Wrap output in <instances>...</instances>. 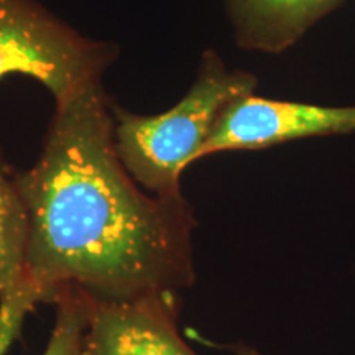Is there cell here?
<instances>
[{"mask_svg":"<svg viewBox=\"0 0 355 355\" xmlns=\"http://www.w3.org/2000/svg\"><path fill=\"white\" fill-rule=\"evenodd\" d=\"M53 304L56 306V321L42 355H87V296L66 288L58 293Z\"/></svg>","mask_w":355,"mask_h":355,"instance_id":"cell-8","label":"cell"},{"mask_svg":"<svg viewBox=\"0 0 355 355\" xmlns=\"http://www.w3.org/2000/svg\"><path fill=\"white\" fill-rule=\"evenodd\" d=\"M19 186L28 214L26 277L46 303L66 288L130 301L193 285V209L184 198L153 196L125 170L101 84L56 105Z\"/></svg>","mask_w":355,"mask_h":355,"instance_id":"cell-1","label":"cell"},{"mask_svg":"<svg viewBox=\"0 0 355 355\" xmlns=\"http://www.w3.org/2000/svg\"><path fill=\"white\" fill-rule=\"evenodd\" d=\"M28 214L15 173L0 153V296L26 277Z\"/></svg>","mask_w":355,"mask_h":355,"instance_id":"cell-7","label":"cell"},{"mask_svg":"<svg viewBox=\"0 0 355 355\" xmlns=\"http://www.w3.org/2000/svg\"><path fill=\"white\" fill-rule=\"evenodd\" d=\"M114 58L112 44L81 37L35 0H0V78L37 79L60 105L101 84Z\"/></svg>","mask_w":355,"mask_h":355,"instance_id":"cell-3","label":"cell"},{"mask_svg":"<svg viewBox=\"0 0 355 355\" xmlns=\"http://www.w3.org/2000/svg\"><path fill=\"white\" fill-rule=\"evenodd\" d=\"M40 303H46L44 293L28 277L0 296V355L8 352L20 336L26 316Z\"/></svg>","mask_w":355,"mask_h":355,"instance_id":"cell-9","label":"cell"},{"mask_svg":"<svg viewBox=\"0 0 355 355\" xmlns=\"http://www.w3.org/2000/svg\"><path fill=\"white\" fill-rule=\"evenodd\" d=\"M255 86V76L227 71L216 53L206 51L198 79L175 107L157 115L117 107L114 139L125 170L153 196L183 199L181 173L198 159L220 110Z\"/></svg>","mask_w":355,"mask_h":355,"instance_id":"cell-2","label":"cell"},{"mask_svg":"<svg viewBox=\"0 0 355 355\" xmlns=\"http://www.w3.org/2000/svg\"><path fill=\"white\" fill-rule=\"evenodd\" d=\"M343 0H227L243 48L279 53L298 42Z\"/></svg>","mask_w":355,"mask_h":355,"instance_id":"cell-6","label":"cell"},{"mask_svg":"<svg viewBox=\"0 0 355 355\" xmlns=\"http://www.w3.org/2000/svg\"><path fill=\"white\" fill-rule=\"evenodd\" d=\"M178 295L130 301H96L87 296L86 354L198 355L178 331Z\"/></svg>","mask_w":355,"mask_h":355,"instance_id":"cell-5","label":"cell"},{"mask_svg":"<svg viewBox=\"0 0 355 355\" xmlns=\"http://www.w3.org/2000/svg\"><path fill=\"white\" fill-rule=\"evenodd\" d=\"M355 132L354 107H324L245 94L235 97L212 127L199 158L229 150H259L306 139Z\"/></svg>","mask_w":355,"mask_h":355,"instance_id":"cell-4","label":"cell"},{"mask_svg":"<svg viewBox=\"0 0 355 355\" xmlns=\"http://www.w3.org/2000/svg\"><path fill=\"white\" fill-rule=\"evenodd\" d=\"M234 350L237 355H260L259 352H255L254 349L245 347V345H235Z\"/></svg>","mask_w":355,"mask_h":355,"instance_id":"cell-10","label":"cell"}]
</instances>
